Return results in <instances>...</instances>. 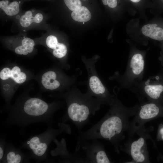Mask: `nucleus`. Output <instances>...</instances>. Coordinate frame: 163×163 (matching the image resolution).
<instances>
[{"label":"nucleus","mask_w":163,"mask_h":163,"mask_svg":"<svg viewBox=\"0 0 163 163\" xmlns=\"http://www.w3.org/2000/svg\"><path fill=\"white\" fill-rule=\"evenodd\" d=\"M56 74L53 71L45 72L42 76L41 82L46 89L53 90L57 88L60 85L59 82L56 79Z\"/></svg>","instance_id":"nucleus-12"},{"label":"nucleus","mask_w":163,"mask_h":163,"mask_svg":"<svg viewBox=\"0 0 163 163\" xmlns=\"http://www.w3.org/2000/svg\"><path fill=\"white\" fill-rule=\"evenodd\" d=\"M58 42L57 38L53 35L49 36L46 38V43L48 47L54 49Z\"/></svg>","instance_id":"nucleus-20"},{"label":"nucleus","mask_w":163,"mask_h":163,"mask_svg":"<svg viewBox=\"0 0 163 163\" xmlns=\"http://www.w3.org/2000/svg\"><path fill=\"white\" fill-rule=\"evenodd\" d=\"M117 5V0H108L107 5L109 7L112 8H115Z\"/></svg>","instance_id":"nucleus-24"},{"label":"nucleus","mask_w":163,"mask_h":163,"mask_svg":"<svg viewBox=\"0 0 163 163\" xmlns=\"http://www.w3.org/2000/svg\"><path fill=\"white\" fill-rule=\"evenodd\" d=\"M159 133L160 136L163 135V127H161L160 129Z\"/></svg>","instance_id":"nucleus-25"},{"label":"nucleus","mask_w":163,"mask_h":163,"mask_svg":"<svg viewBox=\"0 0 163 163\" xmlns=\"http://www.w3.org/2000/svg\"><path fill=\"white\" fill-rule=\"evenodd\" d=\"M159 25L157 23L144 25L141 29L142 33L145 36L154 40L163 41V27Z\"/></svg>","instance_id":"nucleus-11"},{"label":"nucleus","mask_w":163,"mask_h":163,"mask_svg":"<svg viewBox=\"0 0 163 163\" xmlns=\"http://www.w3.org/2000/svg\"><path fill=\"white\" fill-rule=\"evenodd\" d=\"M137 133L140 136L137 139L126 142L125 145L128 148L126 151L128 150L126 152L128 151L134 163H149V152L146 140L150 139V135L145 127Z\"/></svg>","instance_id":"nucleus-7"},{"label":"nucleus","mask_w":163,"mask_h":163,"mask_svg":"<svg viewBox=\"0 0 163 163\" xmlns=\"http://www.w3.org/2000/svg\"><path fill=\"white\" fill-rule=\"evenodd\" d=\"M15 52L17 54L23 55H27L28 53L25 48L22 45L17 47L15 50Z\"/></svg>","instance_id":"nucleus-23"},{"label":"nucleus","mask_w":163,"mask_h":163,"mask_svg":"<svg viewBox=\"0 0 163 163\" xmlns=\"http://www.w3.org/2000/svg\"></svg>","instance_id":"nucleus-29"},{"label":"nucleus","mask_w":163,"mask_h":163,"mask_svg":"<svg viewBox=\"0 0 163 163\" xmlns=\"http://www.w3.org/2000/svg\"><path fill=\"white\" fill-rule=\"evenodd\" d=\"M11 70L8 67L3 69L0 72V78L3 80H5L11 78Z\"/></svg>","instance_id":"nucleus-22"},{"label":"nucleus","mask_w":163,"mask_h":163,"mask_svg":"<svg viewBox=\"0 0 163 163\" xmlns=\"http://www.w3.org/2000/svg\"><path fill=\"white\" fill-rule=\"evenodd\" d=\"M58 127L54 128L48 125L47 129L44 132L30 136L23 143L21 148L30 151L31 158L37 162H41L47 158L48 147L50 143L59 135L63 133L70 134L72 131L70 125L61 122Z\"/></svg>","instance_id":"nucleus-4"},{"label":"nucleus","mask_w":163,"mask_h":163,"mask_svg":"<svg viewBox=\"0 0 163 163\" xmlns=\"http://www.w3.org/2000/svg\"><path fill=\"white\" fill-rule=\"evenodd\" d=\"M43 19V15L41 14L37 13L34 17L32 16V12L30 11H28L21 17L19 22L22 27H27L33 22L40 23L42 21Z\"/></svg>","instance_id":"nucleus-13"},{"label":"nucleus","mask_w":163,"mask_h":163,"mask_svg":"<svg viewBox=\"0 0 163 163\" xmlns=\"http://www.w3.org/2000/svg\"><path fill=\"white\" fill-rule=\"evenodd\" d=\"M145 68L142 54L137 53L133 54L128 61L125 73L118 76L121 86L131 91L135 84L142 81Z\"/></svg>","instance_id":"nucleus-5"},{"label":"nucleus","mask_w":163,"mask_h":163,"mask_svg":"<svg viewBox=\"0 0 163 163\" xmlns=\"http://www.w3.org/2000/svg\"><path fill=\"white\" fill-rule=\"evenodd\" d=\"M11 78L16 83L21 84L26 81L27 77L25 74L21 72L19 67L15 66L11 70Z\"/></svg>","instance_id":"nucleus-16"},{"label":"nucleus","mask_w":163,"mask_h":163,"mask_svg":"<svg viewBox=\"0 0 163 163\" xmlns=\"http://www.w3.org/2000/svg\"><path fill=\"white\" fill-rule=\"evenodd\" d=\"M132 2L135 3H137L139 2L141 0H130Z\"/></svg>","instance_id":"nucleus-27"},{"label":"nucleus","mask_w":163,"mask_h":163,"mask_svg":"<svg viewBox=\"0 0 163 163\" xmlns=\"http://www.w3.org/2000/svg\"><path fill=\"white\" fill-rule=\"evenodd\" d=\"M68 99L66 113L60 120L64 123L71 122L79 132L99 110L101 103L85 96L74 95Z\"/></svg>","instance_id":"nucleus-3"},{"label":"nucleus","mask_w":163,"mask_h":163,"mask_svg":"<svg viewBox=\"0 0 163 163\" xmlns=\"http://www.w3.org/2000/svg\"><path fill=\"white\" fill-rule=\"evenodd\" d=\"M56 139L54 140L56 144L55 149V152H59L54 155V156H59L63 161L68 163H85V160L78 152H75L73 153H69L67 150L66 143L65 139H62L60 142H59Z\"/></svg>","instance_id":"nucleus-10"},{"label":"nucleus","mask_w":163,"mask_h":163,"mask_svg":"<svg viewBox=\"0 0 163 163\" xmlns=\"http://www.w3.org/2000/svg\"><path fill=\"white\" fill-rule=\"evenodd\" d=\"M97 140L88 141L80 145V150L81 149L84 153L83 156L85 163H112L103 145Z\"/></svg>","instance_id":"nucleus-8"},{"label":"nucleus","mask_w":163,"mask_h":163,"mask_svg":"<svg viewBox=\"0 0 163 163\" xmlns=\"http://www.w3.org/2000/svg\"><path fill=\"white\" fill-rule=\"evenodd\" d=\"M6 142L5 137L1 136L0 140V162L2 161L5 154Z\"/></svg>","instance_id":"nucleus-21"},{"label":"nucleus","mask_w":163,"mask_h":163,"mask_svg":"<svg viewBox=\"0 0 163 163\" xmlns=\"http://www.w3.org/2000/svg\"><path fill=\"white\" fill-rule=\"evenodd\" d=\"M163 1V0H162Z\"/></svg>","instance_id":"nucleus-30"},{"label":"nucleus","mask_w":163,"mask_h":163,"mask_svg":"<svg viewBox=\"0 0 163 163\" xmlns=\"http://www.w3.org/2000/svg\"><path fill=\"white\" fill-rule=\"evenodd\" d=\"M67 49L66 46L62 43H58L53 51V54L56 57L62 58L66 54Z\"/></svg>","instance_id":"nucleus-17"},{"label":"nucleus","mask_w":163,"mask_h":163,"mask_svg":"<svg viewBox=\"0 0 163 163\" xmlns=\"http://www.w3.org/2000/svg\"><path fill=\"white\" fill-rule=\"evenodd\" d=\"M110 106L99 121L87 130L79 132L75 151H79L81 145L87 141L103 139L109 142L115 152L120 153L123 147L121 142L128 131L129 118L136 115L139 104L132 107H126L116 97Z\"/></svg>","instance_id":"nucleus-1"},{"label":"nucleus","mask_w":163,"mask_h":163,"mask_svg":"<svg viewBox=\"0 0 163 163\" xmlns=\"http://www.w3.org/2000/svg\"><path fill=\"white\" fill-rule=\"evenodd\" d=\"M160 112V109L155 102H139V109L133 120L130 121L127 142L132 140L134 135L143 127L145 123L156 117Z\"/></svg>","instance_id":"nucleus-6"},{"label":"nucleus","mask_w":163,"mask_h":163,"mask_svg":"<svg viewBox=\"0 0 163 163\" xmlns=\"http://www.w3.org/2000/svg\"><path fill=\"white\" fill-rule=\"evenodd\" d=\"M21 148H16L10 143L6 142L5 153L1 163H21L30 161L29 155L22 152Z\"/></svg>","instance_id":"nucleus-9"},{"label":"nucleus","mask_w":163,"mask_h":163,"mask_svg":"<svg viewBox=\"0 0 163 163\" xmlns=\"http://www.w3.org/2000/svg\"><path fill=\"white\" fill-rule=\"evenodd\" d=\"M161 138L163 140V135L161 136Z\"/></svg>","instance_id":"nucleus-28"},{"label":"nucleus","mask_w":163,"mask_h":163,"mask_svg":"<svg viewBox=\"0 0 163 163\" xmlns=\"http://www.w3.org/2000/svg\"><path fill=\"white\" fill-rule=\"evenodd\" d=\"M50 106L40 98H29L25 101L21 107L8 113L3 125L6 126H15L22 128L38 123L51 125L54 121L56 109Z\"/></svg>","instance_id":"nucleus-2"},{"label":"nucleus","mask_w":163,"mask_h":163,"mask_svg":"<svg viewBox=\"0 0 163 163\" xmlns=\"http://www.w3.org/2000/svg\"><path fill=\"white\" fill-rule=\"evenodd\" d=\"M22 44L26 49L28 53H30L33 51L35 43L34 41L32 39L26 37L22 40Z\"/></svg>","instance_id":"nucleus-19"},{"label":"nucleus","mask_w":163,"mask_h":163,"mask_svg":"<svg viewBox=\"0 0 163 163\" xmlns=\"http://www.w3.org/2000/svg\"><path fill=\"white\" fill-rule=\"evenodd\" d=\"M103 4L104 5H107L108 4V0H102Z\"/></svg>","instance_id":"nucleus-26"},{"label":"nucleus","mask_w":163,"mask_h":163,"mask_svg":"<svg viewBox=\"0 0 163 163\" xmlns=\"http://www.w3.org/2000/svg\"><path fill=\"white\" fill-rule=\"evenodd\" d=\"M64 2L69 9L74 11L82 6L80 0H64Z\"/></svg>","instance_id":"nucleus-18"},{"label":"nucleus","mask_w":163,"mask_h":163,"mask_svg":"<svg viewBox=\"0 0 163 163\" xmlns=\"http://www.w3.org/2000/svg\"><path fill=\"white\" fill-rule=\"evenodd\" d=\"M71 17L75 21L79 22H87L90 20L91 14L90 12L86 7L81 6L73 11Z\"/></svg>","instance_id":"nucleus-14"},{"label":"nucleus","mask_w":163,"mask_h":163,"mask_svg":"<svg viewBox=\"0 0 163 163\" xmlns=\"http://www.w3.org/2000/svg\"><path fill=\"white\" fill-rule=\"evenodd\" d=\"M9 2L8 0L1 1L0 8L9 16H14L18 13L20 10L19 3L17 1H13L10 3Z\"/></svg>","instance_id":"nucleus-15"}]
</instances>
